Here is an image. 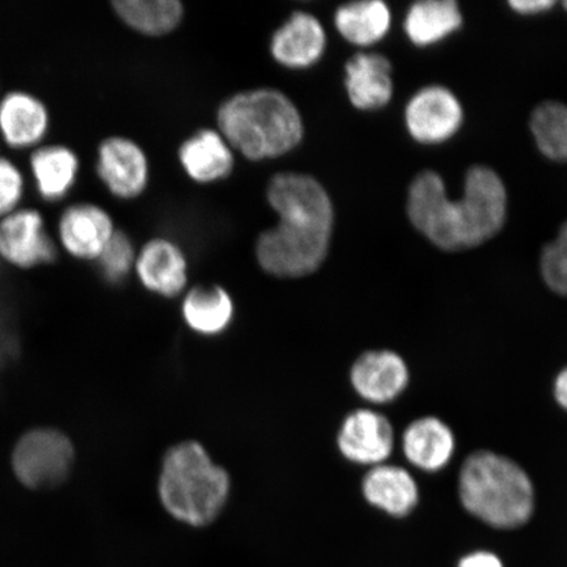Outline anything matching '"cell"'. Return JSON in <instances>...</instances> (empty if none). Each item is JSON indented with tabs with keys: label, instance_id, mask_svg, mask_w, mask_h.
<instances>
[{
	"label": "cell",
	"instance_id": "5bb4252c",
	"mask_svg": "<svg viewBox=\"0 0 567 567\" xmlns=\"http://www.w3.org/2000/svg\"><path fill=\"white\" fill-rule=\"evenodd\" d=\"M351 384L361 399L379 405L388 403L406 389L408 365L392 351L365 352L352 365Z\"/></svg>",
	"mask_w": 567,
	"mask_h": 567
},
{
	"label": "cell",
	"instance_id": "83f0119b",
	"mask_svg": "<svg viewBox=\"0 0 567 567\" xmlns=\"http://www.w3.org/2000/svg\"><path fill=\"white\" fill-rule=\"evenodd\" d=\"M27 177L17 162L0 155V219L23 207Z\"/></svg>",
	"mask_w": 567,
	"mask_h": 567
},
{
	"label": "cell",
	"instance_id": "4dcf8cb0",
	"mask_svg": "<svg viewBox=\"0 0 567 567\" xmlns=\"http://www.w3.org/2000/svg\"><path fill=\"white\" fill-rule=\"evenodd\" d=\"M555 396L558 405L567 410V368L557 375L555 381Z\"/></svg>",
	"mask_w": 567,
	"mask_h": 567
},
{
	"label": "cell",
	"instance_id": "e0dca14e",
	"mask_svg": "<svg viewBox=\"0 0 567 567\" xmlns=\"http://www.w3.org/2000/svg\"><path fill=\"white\" fill-rule=\"evenodd\" d=\"M346 89L354 109H382L393 96L392 65L381 54L353 55L346 65Z\"/></svg>",
	"mask_w": 567,
	"mask_h": 567
},
{
	"label": "cell",
	"instance_id": "ac0fdd59",
	"mask_svg": "<svg viewBox=\"0 0 567 567\" xmlns=\"http://www.w3.org/2000/svg\"><path fill=\"white\" fill-rule=\"evenodd\" d=\"M179 161L190 179L215 183L228 177L234 168V154L221 133L203 130L190 136L179 148Z\"/></svg>",
	"mask_w": 567,
	"mask_h": 567
},
{
	"label": "cell",
	"instance_id": "d6986e66",
	"mask_svg": "<svg viewBox=\"0 0 567 567\" xmlns=\"http://www.w3.org/2000/svg\"><path fill=\"white\" fill-rule=\"evenodd\" d=\"M455 436L443 421L434 416L411 423L402 437L403 453L416 467L437 472L450 463L455 453Z\"/></svg>",
	"mask_w": 567,
	"mask_h": 567
},
{
	"label": "cell",
	"instance_id": "9c48e42d",
	"mask_svg": "<svg viewBox=\"0 0 567 567\" xmlns=\"http://www.w3.org/2000/svg\"><path fill=\"white\" fill-rule=\"evenodd\" d=\"M96 174L110 194L132 200L147 187L148 161L144 151L126 137L105 138L97 147Z\"/></svg>",
	"mask_w": 567,
	"mask_h": 567
},
{
	"label": "cell",
	"instance_id": "603a6c76",
	"mask_svg": "<svg viewBox=\"0 0 567 567\" xmlns=\"http://www.w3.org/2000/svg\"><path fill=\"white\" fill-rule=\"evenodd\" d=\"M392 24L389 7L380 0H364L339 7L336 27L346 41L371 47L385 38Z\"/></svg>",
	"mask_w": 567,
	"mask_h": 567
},
{
	"label": "cell",
	"instance_id": "4fadbf2b",
	"mask_svg": "<svg viewBox=\"0 0 567 567\" xmlns=\"http://www.w3.org/2000/svg\"><path fill=\"white\" fill-rule=\"evenodd\" d=\"M328 35L311 13L297 11L275 31L269 51L279 65L290 70H303L321 61Z\"/></svg>",
	"mask_w": 567,
	"mask_h": 567
},
{
	"label": "cell",
	"instance_id": "52a82bcc",
	"mask_svg": "<svg viewBox=\"0 0 567 567\" xmlns=\"http://www.w3.org/2000/svg\"><path fill=\"white\" fill-rule=\"evenodd\" d=\"M59 245L39 209L21 207L0 219V259L7 265L31 269L54 264Z\"/></svg>",
	"mask_w": 567,
	"mask_h": 567
},
{
	"label": "cell",
	"instance_id": "4316f807",
	"mask_svg": "<svg viewBox=\"0 0 567 567\" xmlns=\"http://www.w3.org/2000/svg\"><path fill=\"white\" fill-rule=\"evenodd\" d=\"M542 276L556 295L567 297V224L555 240L545 246L540 259Z\"/></svg>",
	"mask_w": 567,
	"mask_h": 567
},
{
	"label": "cell",
	"instance_id": "ffe728a7",
	"mask_svg": "<svg viewBox=\"0 0 567 567\" xmlns=\"http://www.w3.org/2000/svg\"><path fill=\"white\" fill-rule=\"evenodd\" d=\"M363 494L372 506L395 517L409 515L420 499L413 476L403 467L386 464L373 466L368 472Z\"/></svg>",
	"mask_w": 567,
	"mask_h": 567
},
{
	"label": "cell",
	"instance_id": "cb8c5ba5",
	"mask_svg": "<svg viewBox=\"0 0 567 567\" xmlns=\"http://www.w3.org/2000/svg\"><path fill=\"white\" fill-rule=\"evenodd\" d=\"M112 6L132 30L155 38L173 32L184 16L177 0H117Z\"/></svg>",
	"mask_w": 567,
	"mask_h": 567
},
{
	"label": "cell",
	"instance_id": "f1b7e54d",
	"mask_svg": "<svg viewBox=\"0 0 567 567\" xmlns=\"http://www.w3.org/2000/svg\"><path fill=\"white\" fill-rule=\"evenodd\" d=\"M457 567H503V564L494 553L481 550L461 558Z\"/></svg>",
	"mask_w": 567,
	"mask_h": 567
},
{
	"label": "cell",
	"instance_id": "8fae6325",
	"mask_svg": "<svg viewBox=\"0 0 567 567\" xmlns=\"http://www.w3.org/2000/svg\"><path fill=\"white\" fill-rule=\"evenodd\" d=\"M463 118L464 112L457 97L441 86L416 92L405 112L411 137L425 145L441 144L455 136Z\"/></svg>",
	"mask_w": 567,
	"mask_h": 567
},
{
	"label": "cell",
	"instance_id": "8992f818",
	"mask_svg": "<svg viewBox=\"0 0 567 567\" xmlns=\"http://www.w3.org/2000/svg\"><path fill=\"white\" fill-rule=\"evenodd\" d=\"M74 464V446L62 432L39 429L27 432L13 450L12 467L18 480L30 488L62 484Z\"/></svg>",
	"mask_w": 567,
	"mask_h": 567
},
{
	"label": "cell",
	"instance_id": "277c9868",
	"mask_svg": "<svg viewBox=\"0 0 567 567\" xmlns=\"http://www.w3.org/2000/svg\"><path fill=\"white\" fill-rule=\"evenodd\" d=\"M458 493L467 513L495 528L520 527L534 514L535 491L528 474L498 453L480 451L467 457Z\"/></svg>",
	"mask_w": 567,
	"mask_h": 567
},
{
	"label": "cell",
	"instance_id": "6da1fadb",
	"mask_svg": "<svg viewBox=\"0 0 567 567\" xmlns=\"http://www.w3.org/2000/svg\"><path fill=\"white\" fill-rule=\"evenodd\" d=\"M267 200L279 221L257 240L259 266L281 279L316 272L328 257L334 230L328 190L313 176L286 174L268 184Z\"/></svg>",
	"mask_w": 567,
	"mask_h": 567
},
{
	"label": "cell",
	"instance_id": "484cf974",
	"mask_svg": "<svg viewBox=\"0 0 567 567\" xmlns=\"http://www.w3.org/2000/svg\"><path fill=\"white\" fill-rule=\"evenodd\" d=\"M136 259L131 238L124 231L116 230L96 264L106 282L120 284L130 275Z\"/></svg>",
	"mask_w": 567,
	"mask_h": 567
},
{
	"label": "cell",
	"instance_id": "9a60e30c",
	"mask_svg": "<svg viewBox=\"0 0 567 567\" xmlns=\"http://www.w3.org/2000/svg\"><path fill=\"white\" fill-rule=\"evenodd\" d=\"M136 271L152 293L163 297L181 295L187 286L188 265L179 246L172 240L155 238L141 248Z\"/></svg>",
	"mask_w": 567,
	"mask_h": 567
},
{
	"label": "cell",
	"instance_id": "7402d4cb",
	"mask_svg": "<svg viewBox=\"0 0 567 567\" xmlns=\"http://www.w3.org/2000/svg\"><path fill=\"white\" fill-rule=\"evenodd\" d=\"M463 24L458 6L452 0H424L411 6L405 19L408 38L417 47L434 45Z\"/></svg>",
	"mask_w": 567,
	"mask_h": 567
},
{
	"label": "cell",
	"instance_id": "7c38bea8",
	"mask_svg": "<svg viewBox=\"0 0 567 567\" xmlns=\"http://www.w3.org/2000/svg\"><path fill=\"white\" fill-rule=\"evenodd\" d=\"M338 449L351 463L371 466L384 464L394 449L392 424L373 410L353 411L340 425Z\"/></svg>",
	"mask_w": 567,
	"mask_h": 567
},
{
	"label": "cell",
	"instance_id": "f546056e",
	"mask_svg": "<svg viewBox=\"0 0 567 567\" xmlns=\"http://www.w3.org/2000/svg\"><path fill=\"white\" fill-rule=\"evenodd\" d=\"M509 6L513 7L515 12L522 13V16H536V13L551 9L555 2H550V0H513V2H509Z\"/></svg>",
	"mask_w": 567,
	"mask_h": 567
},
{
	"label": "cell",
	"instance_id": "d4e9b609",
	"mask_svg": "<svg viewBox=\"0 0 567 567\" xmlns=\"http://www.w3.org/2000/svg\"><path fill=\"white\" fill-rule=\"evenodd\" d=\"M530 131L538 151L555 162H567V105L545 102L530 117Z\"/></svg>",
	"mask_w": 567,
	"mask_h": 567
},
{
	"label": "cell",
	"instance_id": "30bf717a",
	"mask_svg": "<svg viewBox=\"0 0 567 567\" xmlns=\"http://www.w3.org/2000/svg\"><path fill=\"white\" fill-rule=\"evenodd\" d=\"M52 116L41 97L12 90L0 97V138L12 151L33 152L45 144Z\"/></svg>",
	"mask_w": 567,
	"mask_h": 567
},
{
	"label": "cell",
	"instance_id": "2e32d148",
	"mask_svg": "<svg viewBox=\"0 0 567 567\" xmlns=\"http://www.w3.org/2000/svg\"><path fill=\"white\" fill-rule=\"evenodd\" d=\"M81 172L78 154L68 145L44 144L30 155L35 193L45 203H60L74 189Z\"/></svg>",
	"mask_w": 567,
	"mask_h": 567
},
{
	"label": "cell",
	"instance_id": "1f68e13d",
	"mask_svg": "<svg viewBox=\"0 0 567 567\" xmlns=\"http://www.w3.org/2000/svg\"><path fill=\"white\" fill-rule=\"evenodd\" d=\"M564 6H565V9L567 10V2Z\"/></svg>",
	"mask_w": 567,
	"mask_h": 567
},
{
	"label": "cell",
	"instance_id": "5b68a950",
	"mask_svg": "<svg viewBox=\"0 0 567 567\" xmlns=\"http://www.w3.org/2000/svg\"><path fill=\"white\" fill-rule=\"evenodd\" d=\"M228 472L200 443L176 444L163 458L159 498L166 512L188 526H208L229 499Z\"/></svg>",
	"mask_w": 567,
	"mask_h": 567
},
{
	"label": "cell",
	"instance_id": "ba28073f",
	"mask_svg": "<svg viewBox=\"0 0 567 567\" xmlns=\"http://www.w3.org/2000/svg\"><path fill=\"white\" fill-rule=\"evenodd\" d=\"M115 233L110 213L101 205L74 203L56 221L55 243L71 258L96 261Z\"/></svg>",
	"mask_w": 567,
	"mask_h": 567
},
{
	"label": "cell",
	"instance_id": "7a4b0ae2",
	"mask_svg": "<svg viewBox=\"0 0 567 567\" xmlns=\"http://www.w3.org/2000/svg\"><path fill=\"white\" fill-rule=\"evenodd\" d=\"M408 215L414 228L445 251L466 250L487 243L503 228L507 193L498 174L485 166L466 173L464 195H446L442 176L423 172L411 183Z\"/></svg>",
	"mask_w": 567,
	"mask_h": 567
},
{
	"label": "cell",
	"instance_id": "3957f363",
	"mask_svg": "<svg viewBox=\"0 0 567 567\" xmlns=\"http://www.w3.org/2000/svg\"><path fill=\"white\" fill-rule=\"evenodd\" d=\"M219 133L231 148L250 161L275 159L295 151L303 138V120L297 105L275 89L234 95L219 106Z\"/></svg>",
	"mask_w": 567,
	"mask_h": 567
},
{
	"label": "cell",
	"instance_id": "44dd1931",
	"mask_svg": "<svg viewBox=\"0 0 567 567\" xmlns=\"http://www.w3.org/2000/svg\"><path fill=\"white\" fill-rule=\"evenodd\" d=\"M182 313L188 328L204 337H217L230 328L234 302L219 286H200L184 297Z\"/></svg>",
	"mask_w": 567,
	"mask_h": 567
}]
</instances>
